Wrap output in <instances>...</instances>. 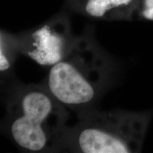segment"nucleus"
I'll use <instances>...</instances> for the list:
<instances>
[{"label": "nucleus", "instance_id": "nucleus-1", "mask_svg": "<svg viewBox=\"0 0 153 153\" xmlns=\"http://www.w3.org/2000/svg\"><path fill=\"white\" fill-rule=\"evenodd\" d=\"M153 112H90L77 124L65 128L56 150L82 153L138 152Z\"/></svg>", "mask_w": 153, "mask_h": 153}, {"label": "nucleus", "instance_id": "nucleus-2", "mask_svg": "<svg viewBox=\"0 0 153 153\" xmlns=\"http://www.w3.org/2000/svg\"><path fill=\"white\" fill-rule=\"evenodd\" d=\"M65 106L46 87L18 88L7 105L6 132L21 150L40 152L56 150L66 120Z\"/></svg>", "mask_w": 153, "mask_h": 153}, {"label": "nucleus", "instance_id": "nucleus-3", "mask_svg": "<svg viewBox=\"0 0 153 153\" xmlns=\"http://www.w3.org/2000/svg\"><path fill=\"white\" fill-rule=\"evenodd\" d=\"M111 71L110 61L94 41L76 39L62 60L51 68L46 88L63 106L87 107L104 90Z\"/></svg>", "mask_w": 153, "mask_h": 153}, {"label": "nucleus", "instance_id": "nucleus-4", "mask_svg": "<svg viewBox=\"0 0 153 153\" xmlns=\"http://www.w3.org/2000/svg\"><path fill=\"white\" fill-rule=\"evenodd\" d=\"M76 39L66 26L47 24L17 39L19 52L41 66L52 67L63 59Z\"/></svg>", "mask_w": 153, "mask_h": 153}, {"label": "nucleus", "instance_id": "nucleus-5", "mask_svg": "<svg viewBox=\"0 0 153 153\" xmlns=\"http://www.w3.org/2000/svg\"><path fill=\"white\" fill-rule=\"evenodd\" d=\"M133 0H87L84 6L87 14L94 18H104L116 11L126 9Z\"/></svg>", "mask_w": 153, "mask_h": 153}, {"label": "nucleus", "instance_id": "nucleus-6", "mask_svg": "<svg viewBox=\"0 0 153 153\" xmlns=\"http://www.w3.org/2000/svg\"><path fill=\"white\" fill-rule=\"evenodd\" d=\"M16 52H19L18 42L9 40L3 33H1L0 40V71L6 72L10 70L14 62V56Z\"/></svg>", "mask_w": 153, "mask_h": 153}, {"label": "nucleus", "instance_id": "nucleus-7", "mask_svg": "<svg viewBox=\"0 0 153 153\" xmlns=\"http://www.w3.org/2000/svg\"><path fill=\"white\" fill-rule=\"evenodd\" d=\"M141 14L147 20L153 21V0H143Z\"/></svg>", "mask_w": 153, "mask_h": 153}]
</instances>
